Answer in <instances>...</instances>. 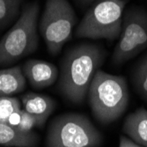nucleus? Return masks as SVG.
Masks as SVG:
<instances>
[{
  "label": "nucleus",
  "mask_w": 147,
  "mask_h": 147,
  "mask_svg": "<svg viewBox=\"0 0 147 147\" xmlns=\"http://www.w3.org/2000/svg\"><path fill=\"white\" fill-rule=\"evenodd\" d=\"M105 57L106 51L97 44L80 43L69 49L61 61L58 87L62 94L72 103L83 102Z\"/></svg>",
  "instance_id": "obj_1"
},
{
  "label": "nucleus",
  "mask_w": 147,
  "mask_h": 147,
  "mask_svg": "<svg viewBox=\"0 0 147 147\" xmlns=\"http://www.w3.org/2000/svg\"><path fill=\"white\" fill-rule=\"evenodd\" d=\"M87 95L92 115L98 122L105 125L121 117L129 100L125 78L100 70L93 77Z\"/></svg>",
  "instance_id": "obj_2"
},
{
  "label": "nucleus",
  "mask_w": 147,
  "mask_h": 147,
  "mask_svg": "<svg viewBox=\"0 0 147 147\" xmlns=\"http://www.w3.org/2000/svg\"><path fill=\"white\" fill-rule=\"evenodd\" d=\"M39 11L37 1L23 5L19 19L0 40V65L16 63L36 51Z\"/></svg>",
  "instance_id": "obj_3"
},
{
  "label": "nucleus",
  "mask_w": 147,
  "mask_h": 147,
  "mask_svg": "<svg viewBox=\"0 0 147 147\" xmlns=\"http://www.w3.org/2000/svg\"><path fill=\"white\" fill-rule=\"evenodd\" d=\"M103 142L101 133L82 114L67 113L54 118L47 136V147H99Z\"/></svg>",
  "instance_id": "obj_4"
},
{
  "label": "nucleus",
  "mask_w": 147,
  "mask_h": 147,
  "mask_svg": "<svg viewBox=\"0 0 147 147\" xmlns=\"http://www.w3.org/2000/svg\"><path fill=\"white\" fill-rule=\"evenodd\" d=\"M129 0H96L75 31L78 38L115 41L122 30L123 11Z\"/></svg>",
  "instance_id": "obj_5"
},
{
  "label": "nucleus",
  "mask_w": 147,
  "mask_h": 147,
  "mask_svg": "<svg viewBox=\"0 0 147 147\" xmlns=\"http://www.w3.org/2000/svg\"><path fill=\"white\" fill-rule=\"evenodd\" d=\"M76 21L74 9L68 0H47L38 26L50 55H58L71 39Z\"/></svg>",
  "instance_id": "obj_6"
},
{
  "label": "nucleus",
  "mask_w": 147,
  "mask_h": 147,
  "mask_svg": "<svg viewBox=\"0 0 147 147\" xmlns=\"http://www.w3.org/2000/svg\"><path fill=\"white\" fill-rule=\"evenodd\" d=\"M147 49V11L139 6L129 7L123 14L122 30L115 47L112 62L121 65Z\"/></svg>",
  "instance_id": "obj_7"
},
{
  "label": "nucleus",
  "mask_w": 147,
  "mask_h": 147,
  "mask_svg": "<svg viewBox=\"0 0 147 147\" xmlns=\"http://www.w3.org/2000/svg\"><path fill=\"white\" fill-rule=\"evenodd\" d=\"M22 70L29 84L35 89H44L52 86L59 75L56 65L39 59L26 61L22 66Z\"/></svg>",
  "instance_id": "obj_8"
},
{
  "label": "nucleus",
  "mask_w": 147,
  "mask_h": 147,
  "mask_svg": "<svg viewBox=\"0 0 147 147\" xmlns=\"http://www.w3.org/2000/svg\"><path fill=\"white\" fill-rule=\"evenodd\" d=\"M21 102L24 110L37 118L38 128L44 126L57 105L52 98L34 92H28L24 94L21 97Z\"/></svg>",
  "instance_id": "obj_9"
},
{
  "label": "nucleus",
  "mask_w": 147,
  "mask_h": 147,
  "mask_svg": "<svg viewBox=\"0 0 147 147\" xmlns=\"http://www.w3.org/2000/svg\"><path fill=\"white\" fill-rule=\"evenodd\" d=\"M123 131L135 143L147 147V109L139 108L128 115L124 120Z\"/></svg>",
  "instance_id": "obj_10"
},
{
  "label": "nucleus",
  "mask_w": 147,
  "mask_h": 147,
  "mask_svg": "<svg viewBox=\"0 0 147 147\" xmlns=\"http://www.w3.org/2000/svg\"><path fill=\"white\" fill-rule=\"evenodd\" d=\"M39 143L36 133L23 132L6 123L0 122V144L9 147H34Z\"/></svg>",
  "instance_id": "obj_11"
},
{
  "label": "nucleus",
  "mask_w": 147,
  "mask_h": 147,
  "mask_svg": "<svg viewBox=\"0 0 147 147\" xmlns=\"http://www.w3.org/2000/svg\"><path fill=\"white\" fill-rule=\"evenodd\" d=\"M26 85V78L20 66L0 70V97H12L24 91Z\"/></svg>",
  "instance_id": "obj_12"
},
{
  "label": "nucleus",
  "mask_w": 147,
  "mask_h": 147,
  "mask_svg": "<svg viewBox=\"0 0 147 147\" xmlns=\"http://www.w3.org/2000/svg\"><path fill=\"white\" fill-rule=\"evenodd\" d=\"M22 4L23 0H0V33L19 19Z\"/></svg>",
  "instance_id": "obj_13"
},
{
  "label": "nucleus",
  "mask_w": 147,
  "mask_h": 147,
  "mask_svg": "<svg viewBox=\"0 0 147 147\" xmlns=\"http://www.w3.org/2000/svg\"><path fill=\"white\" fill-rule=\"evenodd\" d=\"M132 80L138 94L147 101V54L137 63Z\"/></svg>",
  "instance_id": "obj_14"
},
{
  "label": "nucleus",
  "mask_w": 147,
  "mask_h": 147,
  "mask_svg": "<svg viewBox=\"0 0 147 147\" xmlns=\"http://www.w3.org/2000/svg\"><path fill=\"white\" fill-rule=\"evenodd\" d=\"M21 109L20 101L14 97H0V122L5 123L11 113Z\"/></svg>",
  "instance_id": "obj_15"
},
{
  "label": "nucleus",
  "mask_w": 147,
  "mask_h": 147,
  "mask_svg": "<svg viewBox=\"0 0 147 147\" xmlns=\"http://www.w3.org/2000/svg\"><path fill=\"white\" fill-rule=\"evenodd\" d=\"M35 127H38L37 118L34 115H33L29 114L28 112H26L24 109H22L21 120H20V123L18 129L23 132H30Z\"/></svg>",
  "instance_id": "obj_16"
},
{
  "label": "nucleus",
  "mask_w": 147,
  "mask_h": 147,
  "mask_svg": "<svg viewBox=\"0 0 147 147\" xmlns=\"http://www.w3.org/2000/svg\"><path fill=\"white\" fill-rule=\"evenodd\" d=\"M21 111H22V109H19V110H16L13 113H11L10 115V116L7 118L5 123L13 128L18 129L20 123V120H21Z\"/></svg>",
  "instance_id": "obj_17"
},
{
  "label": "nucleus",
  "mask_w": 147,
  "mask_h": 147,
  "mask_svg": "<svg viewBox=\"0 0 147 147\" xmlns=\"http://www.w3.org/2000/svg\"><path fill=\"white\" fill-rule=\"evenodd\" d=\"M119 147H143V146L135 143L134 141L127 138L126 136H122L120 138Z\"/></svg>",
  "instance_id": "obj_18"
},
{
  "label": "nucleus",
  "mask_w": 147,
  "mask_h": 147,
  "mask_svg": "<svg viewBox=\"0 0 147 147\" xmlns=\"http://www.w3.org/2000/svg\"><path fill=\"white\" fill-rule=\"evenodd\" d=\"M76 1L82 6H86L89 5L91 4H92L93 2H95L96 0H76Z\"/></svg>",
  "instance_id": "obj_19"
}]
</instances>
